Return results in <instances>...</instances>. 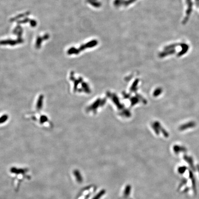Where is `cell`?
Returning a JSON list of instances; mask_svg holds the SVG:
<instances>
[{"instance_id": "obj_1", "label": "cell", "mask_w": 199, "mask_h": 199, "mask_svg": "<svg viewBox=\"0 0 199 199\" xmlns=\"http://www.w3.org/2000/svg\"><path fill=\"white\" fill-rule=\"evenodd\" d=\"M43 95H40L38 99L37 104H36V108L38 110H40L42 108L43 102Z\"/></svg>"}, {"instance_id": "obj_2", "label": "cell", "mask_w": 199, "mask_h": 199, "mask_svg": "<svg viewBox=\"0 0 199 199\" xmlns=\"http://www.w3.org/2000/svg\"><path fill=\"white\" fill-rule=\"evenodd\" d=\"M8 119V117L7 115H4L2 116L0 118V124L3 123L5 122L7 119Z\"/></svg>"}]
</instances>
